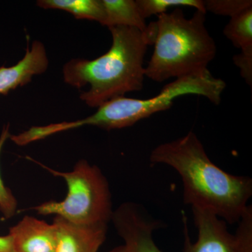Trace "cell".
I'll list each match as a JSON object with an SVG mask.
<instances>
[{"mask_svg": "<svg viewBox=\"0 0 252 252\" xmlns=\"http://www.w3.org/2000/svg\"><path fill=\"white\" fill-rule=\"evenodd\" d=\"M150 162L172 167L183 184V200L191 208L211 212L226 222L238 223L252 195V180L230 175L215 165L193 132L159 144Z\"/></svg>", "mask_w": 252, "mask_h": 252, "instance_id": "6da1fadb", "label": "cell"}, {"mask_svg": "<svg viewBox=\"0 0 252 252\" xmlns=\"http://www.w3.org/2000/svg\"><path fill=\"white\" fill-rule=\"evenodd\" d=\"M112 44L105 54L96 59H74L63 67V78L67 85L80 89V99L91 107H99L107 101L124 97L127 93L142 90L144 60L147 47L154 44V22L147 29L117 26L109 28Z\"/></svg>", "mask_w": 252, "mask_h": 252, "instance_id": "7a4b0ae2", "label": "cell"}, {"mask_svg": "<svg viewBox=\"0 0 252 252\" xmlns=\"http://www.w3.org/2000/svg\"><path fill=\"white\" fill-rule=\"evenodd\" d=\"M206 13L187 18L181 7L158 16L154 21V50L145 77L156 82L201 74L217 54V46L205 26Z\"/></svg>", "mask_w": 252, "mask_h": 252, "instance_id": "3957f363", "label": "cell"}, {"mask_svg": "<svg viewBox=\"0 0 252 252\" xmlns=\"http://www.w3.org/2000/svg\"><path fill=\"white\" fill-rule=\"evenodd\" d=\"M225 86L224 81L214 77L210 71L178 78L164 86L158 94L151 98L119 97L107 101L97 107L92 115L69 122L68 127L73 130L91 126L107 130L130 127L156 113L167 110L173 105L175 99L187 94L203 96L212 103L219 104Z\"/></svg>", "mask_w": 252, "mask_h": 252, "instance_id": "277c9868", "label": "cell"}, {"mask_svg": "<svg viewBox=\"0 0 252 252\" xmlns=\"http://www.w3.org/2000/svg\"><path fill=\"white\" fill-rule=\"evenodd\" d=\"M34 162L64 179L67 186L62 201L50 200L33 207L39 215H54L76 224L108 223L114 212L112 195L108 181L98 167L79 160L71 171L61 172Z\"/></svg>", "mask_w": 252, "mask_h": 252, "instance_id": "5b68a950", "label": "cell"}, {"mask_svg": "<svg viewBox=\"0 0 252 252\" xmlns=\"http://www.w3.org/2000/svg\"><path fill=\"white\" fill-rule=\"evenodd\" d=\"M111 220L124 243L109 252H162L153 238L154 230L161 227V222L149 217L143 207L123 203L113 212Z\"/></svg>", "mask_w": 252, "mask_h": 252, "instance_id": "8992f818", "label": "cell"}, {"mask_svg": "<svg viewBox=\"0 0 252 252\" xmlns=\"http://www.w3.org/2000/svg\"><path fill=\"white\" fill-rule=\"evenodd\" d=\"M198 238L192 243L187 220L185 222V243L182 252H230L232 234L226 222L211 212L191 208Z\"/></svg>", "mask_w": 252, "mask_h": 252, "instance_id": "52a82bcc", "label": "cell"}, {"mask_svg": "<svg viewBox=\"0 0 252 252\" xmlns=\"http://www.w3.org/2000/svg\"><path fill=\"white\" fill-rule=\"evenodd\" d=\"M55 252H98L106 240L107 223L76 224L56 216Z\"/></svg>", "mask_w": 252, "mask_h": 252, "instance_id": "ba28073f", "label": "cell"}, {"mask_svg": "<svg viewBox=\"0 0 252 252\" xmlns=\"http://www.w3.org/2000/svg\"><path fill=\"white\" fill-rule=\"evenodd\" d=\"M49 64L44 44L41 41H33L19 62L11 67H0V94L6 95L10 91L27 85L33 77L45 73Z\"/></svg>", "mask_w": 252, "mask_h": 252, "instance_id": "9c48e42d", "label": "cell"}, {"mask_svg": "<svg viewBox=\"0 0 252 252\" xmlns=\"http://www.w3.org/2000/svg\"><path fill=\"white\" fill-rule=\"evenodd\" d=\"M9 235L16 252H55L56 229L53 223L26 216L11 227Z\"/></svg>", "mask_w": 252, "mask_h": 252, "instance_id": "30bf717a", "label": "cell"}, {"mask_svg": "<svg viewBox=\"0 0 252 252\" xmlns=\"http://www.w3.org/2000/svg\"><path fill=\"white\" fill-rule=\"evenodd\" d=\"M105 21L103 26L108 28L124 26L137 28L140 31L147 29L146 19L141 14L136 0H102Z\"/></svg>", "mask_w": 252, "mask_h": 252, "instance_id": "8fae6325", "label": "cell"}, {"mask_svg": "<svg viewBox=\"0 0 252 252\" xmlns=\"http://www.w3.org/2000/svg\"><path fill=\"white\" fill-rule=\"evenodd\" d=\"M39 7L66 11L76 19L96 21L103 26L105 11L102 0H38Z\"/></svg>", "mask_w": 252, "mask_h": 252, "instance_id": "7c38bea8", "label": "cell"}, {"mask_svg": "<svg viewBox=\"0 0 252 252\" xmlns=\"http://www.w3.org/2000/svg\"><path fill=\"white\" fill-rule=\"evenodd\" d=\"M223 34L240 50L252 47V7L230 18Z\"/></svg>", "mask_w": 252, "mask_h": 252, "instance_id": "4fadbf2b", "label": "cell"}, {"mask_svg": "<svg viewBox=\"0 0 252 252\" xmlns=\"http://www.w3.org/2000/svg\"><path fill=\"white\" fill-rule=\"evenodd\" d=\"M137 6L144 18L167 13L170 8L191 7L197 11L206 12L202 0H136Z\"/></svg>", "mask_w": 252, "mask_h": 252, "instance_id": "5bb4252c", "label": "cell"}, {"mask_svg": "<svg viewBox=\"0 0 252 252\" xmlns=\"http://www.w3.org/2000/svg\"><path fill=\"white\" fill-rule=\"evenodd\" d=\"M232 234L230 252H252V206L248 205Z\"/></svg>", "mask_w": 252, "mask_h": 252, "instance_id": "9a60e30c", "label": "cell"}, {"mask_svg": "<svg viewBox=\"0 0 252 252\" xmlns=\"http://www.w3.org/2000/svg\"><path fill=\"white\" fill-rule=\"evenodd\" d=\"M205 11L218 16L234 17L252 7V0H206L204 1Z\"/></svg>", "mask_w": 252, "mask_h": 252, "instance_id": "2e32d148", "label": "cell"}, {"mask_svg": "<svg viewBox=\"0 0 252 252\" xmlns=\"http://www.w3.org/2000/svg\"><path fill=\"white\" fill-rule=\"evenodd\" d=\"M10 137L9 126H4L0 135V155L5 142ZM18 202L14 194L4 185L0 175V212L6 219L11 218L17 211Z\"/></svg>", "mask_w": 252, "mask_h": 252, "instance_id": "e0dca14e", "label": "cell"}, {"mask_svg": "<svg viewBox=\"0 0 252 252\" xmlns=\"http://www.w3.org/2000/svg\"><path fill=\"white\" fill-rule=\"evenodd\" d=\"M240 54L235 55L233 62L240 70L242 77L250 87L252 86V47L240 50Z\"/></svg>", "mask_w": 252, "mask_h": 252, "instance_id": "ac0fdd59", "label": "cell"}, {"mask_svg": "<svg viewBox=\"0 0 252 252\" xmlns=\"http://www.w3.org/2000/svg\"><path fill=\"white\" fill-rule=\"evenodd\" d=\"M0 252H16L12 239L9 234L0 236Z\"/></svg>", "mask_w": 252, "mask_h": 252, "instance_id": "d6986e66", "label": "cell"}]
</instances>
